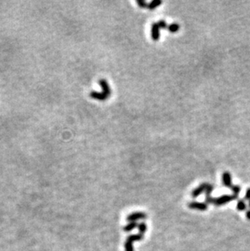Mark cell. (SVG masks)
Listing matches in <instances>:
<instances>
[{
  "mask_svg": "<svg viewBox=\"0 0 250 251\" xmlns=\"http://www.w3.org/2000/svg\"><path fill=\"white\" fill-rule=\"evenodd\" d=\"M237 210H240V211H243V210H245L247 208L246 204L244 202V200H239L238 202H237V206H236Z\"/></svg>",
  "mask_w": 250,
  "mask_h": 251,
  "instance_id": "cell-13",
  "label": "cell"
},
{
  "mask_svg": "<svg viewBox=\"0 0 250 251\" xmlns=\"http://www.w3.org/2000/svg\"><path fill=\"white\" fill-rule=\"evenodd\" d=\"M209 184L208 183H203V184H201L200 186H198V188H196L194 190H193V192H192V197L193 198H198V196H200L202 193L205 192V190L207 189L208 186H209Z\"/></svg>",
  "mask_w": 250,
  "mask_h": 251,
  "instance_id": "cell-5",
  "label": "cell"
},
{
  "mask_svg": "<svg viewBox=\"0 0 250 251\" xmlns=\"http://www.w3.org/2000/svg\"><path fill=\"white\" fill-rule=\"evenodd\" d=\"M137 228H138L140 233L144 234L145 232L147 231V225L145 224V223H141L139 224L138 226H137Z\"/></svg>",
  "mask_w": 250,
  "mask_h": 251,
  "instance_id": "cell-14",
  "label": "cell"
},
{
  "mask_svg": "<svg viewBox=\"0 0 250 251\" xmlns=\"http://www.w3.org/2000/svg\"><path fill=\"white\" fill-rule=\"evenodd\" d=\"M246 217H247V219H248V220H250V210L247 211Z\"/></svg>",
  "mask_w": 250,
  "mask_h": 251,
  "instance_id": "cell-20",
  "label": "cell"
},
{
  "mask_svg": "<svg viewBox=\"0 0 250 251\" xmlns=\"http://www.w3.org/2000/svg\"><path fill=\"white\" fill-rule=\"evenodd\" d=\"M214 190V186L212 184H209L207 189L205 190V198H209L211 197V193Z\"/></svg>",
  "mask_w": 250,
  "mask_h": 251,
  "instance_id": "cell-17",
  "label": "cell"
},
{
  "mask_svg": "<svg viewBox=\"0 0 250 251\" xmlns=\"http://www.w3.org/2000/svg\"><path fill=\"white\" fill-rule=\"evenodd\" d=\"M124 249L125 251H134V249H133V242L129 241H126L124 243Z\"/></svg>",
  "mask_w": 250,
  "mask_h": 251,
  "instance_id": "cell-15",
  "label": "cell"
},
{
  "mask_svg": "<svg viewBox=\"0 0 250 251\" xmlns=\"http://www.w3.org/2000/svg\"><path fill=\"white\" fill-rule=\"evenodd\" d=\"M223 184L226 187L231 188L233 187V184H231V174L227 172H225L223 173Z\"/></svg>",
  "mask_w": 250,
  "mask_h": 251,
  "instance_id": "cell-7",
  "label": "cell"
},
{
  "mask_svg": "<svg viewBox=\"0 0 250 251\" xmlns=\"http://www.w3.org/2000/svg\"><path fill=\"white\" fill-rule=\"evenodd\" d=\"M248 206H249V207H250V201H249V202H248Z\"/></svg>",
  "mask_w": 250,
  "mask_h": 251,
  "instance_id": "cell-21",
  "label": "cell"
},
{
  "mask_svg": "<svg viewBox=\"0 0 250 251\" xmlns=\"http://www.w3.org/2000/svg\"><path fill=\"white\" fill-rule=\"evenodd\" d=\"M136 2H137V3L139 5V7L141 8H148V6H149V4L145 2V0H137Z\"/></svg>",
  "mask_w": 250,
  "mask_h": 251,
  "instance_id": "cell-16",
  "label": "cell"
},
{
  "mask_svg": "<svg viewBox=\"0 0 250 251\" xmlns=\"http://www.w3.org/2000/svg\"><path fill=\"white\" fill-rule=\"evenodd\" d=\"M231 189L233 191L234 194H236V195H238L239 193H240V187L238 186V185H233V187L231 188Z\"/></svg>",
  "mask_w": 250,
  "mask_h": 251,
  "instance_id": "cell-18",
  "label": "cell"
},
{
  "mask_svg": "<svg viewBox=\"0 0 250 251\" xmlns=\"http://www.w3.org/2000/svg\"><path fill=\"white\" fill-rule=\"evenodd\" d=\"M162 1L161 0H153L152 2H150L149 3V6H148V8L149 9V10H154V9H155V8H157V7H158L159 5H161L162 4Z\"/></svg>",
  "mask_w": 250,
  "mask_h": 251,
  "instance_id": "cell-10",
  "label": "cell"
},
{
  "mask_svg": "<svg viewBox=\"0 0 250 251\" xmlns=\"http://www.w3.org/2000/svg\"><path fill=\"white\" fill-rule=\"evenodd\" d=\"M244 199H245V200L250 201V188L247 189V192L246 194H245V197H244Z\"/></svg>",
  "mask_w": 250,
  "mask_h": 251,
  "instance_id": "cell-19",
  "label": "cell"
},
{
  "mask_svg": "<svg viewBox=\"0 0 250 251\" xmlns=\"http://www.w3.org/2000/svg\"><path fill=\"white\" fill-rule=\"evenodd\" d=\"M144 237V234L141 233H138V234H133V235H130L128 237L127 241H131V242H134V241H141V240L143 239Z\"/></svg>",
  "mask_w": 250,
  "mask_h": 251,
  "instance_id": "cell-9",
  "label": "cell"
},
{
  "mask_svg": "<svg viewBox=\"0 0 250 251\" xmlns=\"http://www.w3.org/2000/svg\"><path fill=\"white\" fill-rule=\"evenodd\" d=\"M90 97L94 98V99H97V100L99 101H104L108 98L102 92L99 93L96 92V91H92V92L90 93Z\"/></svg>",
  "mask_w": 250,
  "mask_h": 251,
  "instance_id": "cell-8",
  "label": "cell"
},
{
  "mask_svg": "<svg viewBox=\"0 0 250 251\" xmlns=\"http://www.w3.org/2000/svg\"><path fill=\"white\" fill-rule=\"evenodd\" d=\"M188 207L190 209L198 210H206L208 209V204L205 202H192L188 204Z\"/></svg>",
  "mask_w": 250,
  "mask_h": 251,
  "instance_id": "cell-4",
  "label": "cell"
},
{
  "mask_svg": "<svg viewBox=\"0 0 250 251\" xmlns=\"http://www.w3.org/2000/svg\"><path fill=\"white\" fill-rule=\"evenodd\" d=\"M146 218L147 215L143 213V212H134V213H131L128 216L127 220L129 222H136L138 220H144Z\"/></svg>",
  "mask_w": 250,
  "mask_h": 251,
  "instance_id": "cell-3",
  "label": "cell"
},
{
  "mask_svg": "<svg viewBox=\"0 0 250 251\" xmlns=\"http://www.w3.org/2000/svg\"><path fill=\"white\" fill-rule=\"evenodd\" d=\"M98 83H99L100 86L102 87V93H103L107 97V98H109V97L111 96V88H110L107 81H106V80H104V79H101V80H99Z\"/></svg>",
  "mask_w": 250,
  "mask_h": 251,
  "instance_id": "cell-6",
  "label": "cell"
},
{
  "mask_svg": "<svg viewBox=\"0 0 250 251\" xmlns=\"http://www.w3.org/2000/svg\"><path fill=\"white\" fill-rule=\"evenodd\" d=\"M168 25L166 22L163 20H161L158 23H154L151 26V37L154 41H158L160 38V31L161 29H166Z\"/></svg>",
  "mask_w": 250,
  "mask_h": 251,
  "instance_id": "cell-1",
  "label": "cell"
},
{
  "mask_svg": "<svg viewBox=\"0 0 250 251\" xmlns=\"http://www.w3.org/2000/svg\"><path fill=\"white\" fill-rule=\"evenodd\" d=\"M167 30L171 32V33H176L177 31L180 30V25L178 24H171L169 25L167 27Z\"/></svg>",
  "mask_w": 250,
  "mask_h": 251,
  "instance_id": "cell-12",
  "label": "cell"
},
{
  "mask_svg": "<svg viewBox=\"0 0 250 251\" xmlns=\"http://www.w3.org/2000/svg\"><path fill=\"white\" fill-rule=\"evenodd\" d=\"M137 226H138V224H137V222H130L128 224L123 227V230L125 232H130L137 228Z\"/></svg>",
  "mask_w": 250,
  "mask_h": 251,
  "instance_id": "cell-11",
  "label": "cell"
},
{
  "mask_svg": "<svg viewBox=\"0 0 250 251\" xmlns=\"http://www.w3.org/2000/svg\"><path fill=\"white\" fill-rule=\"evenodd\" d=\"M237 198H238V195H236V194H233V195L226 194V195H223V196L219 197V198H215L214 204L217 206H222V205L227 204V203H228L231 201L236 200Z\"/></svg>",
  "mask_w": 250,
  "mask_h": 251,
  "instance_id": "cell-2",
  "label": "cell"
}]
</instances>
